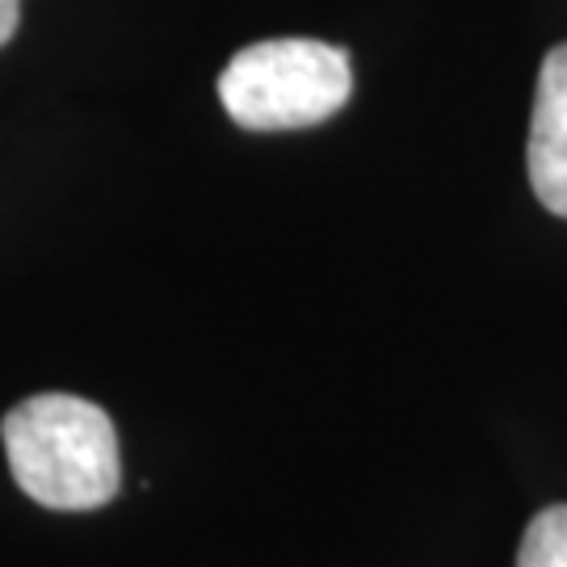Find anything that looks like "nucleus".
<instances>
[{"instance_id": "nucleus-3", "label": "nucleus", "mask_w": 567, "mask_h": 567, "mask_svg": "<svg viewBox=\"0 0 567 567\" xmlns=\"http://www.w3.org/2000/svg\"><path fill=\"white\" fill-rule=\"evenodd\" d=\"M526 164L534 198L550 215L567 219V42L547 51V60L538 68Z\"/></svg>"}, {"instance_id": "nucleus-1", "label": "nucleus", "mask_w": 567, "mask_h": 567, "mask_svg": "<svg viewBox=\"0 0 567 567\" xmlns=\"http://www.w3.org/2000/svg\"><path fill=\"white\" fill-rule=\"evenodd\" d=\"M0 437L18 487L42 508L89 513L118 496V433L93 400L30 395L4 416Z\"/></svg>"}, {"instance_id": "nucleus-4", "label": "nucleus", "mask_w": 567, "mask_h": 567, "mask_svg": "<svg viewBox=\"0 0 567 567\" xmlns=\"http://www.w3.org/2000/svg\"><path fill=\"white\" fill-rule=\"evenodd\" d=\"M517 567H567V505L543 508L529 522L517 550Z\"/></svg>"}, {"instance_id": "nucleus-5", "label": "nucleus", "mask_w": 567, "mask_h": 567, "mask_svg": "<svg viewBox=\"0 0 567 567\" xmlns=\"http://www.w3.org/2000/svg\"><path fill=\"white\" fill-rule=\"evenodd\" d=\"M18 18H21V0H0V47L18 34Z\"/></svg>"}, {"instance_id": "nucleus-2", "label": "nucleus", "mask_w": 567, "mask_h": 567, "mask_svg": "<svg viewBox=\"0 0 567 567\" xmlns=\"http://www.w3.org/2000/svg\"><path fill=\"white\" fill-rule=\"evenodd\" d=\"M353 93L341 47L320 39H269L244 47L219 76V102L244 131H299L328 122Z\"/></svg>"}]
</instances>
